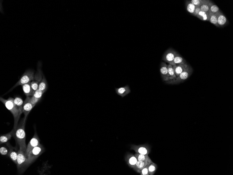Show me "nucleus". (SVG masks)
Here are the masks:
<instances>
[{"mask_svg": "<svg viewBox=\"0 0 233 175\" xmlns=\"http://www.w3.org/2000/svg\"><path fill=\"white\" fill-rule=\"evenodd\" d=\"M149 165L147 166L142 170L140 173L141 175H149L148 173V167Z\"/></svg>", "mask_w": 233, "mask_h": 175, "instance_id": "nucleus-35", "label": "nucleus"}, {"mask_svg": "<svg viewBox=\"0 0 233 175\" xmlns=\"http://www.w3.org/2000/svg\"><path fill=\"white\" fill-rule=\"evenodd\" d=\"M8 149L5 147H2L0 149V153L2 155H8Z\"/></svg>", "mask_w": 233, "mask_h": 175, "instance_id": "nucleus-34", "label": "nucleus"}, {"mask_svg": "<svg viewBox=\"0 0 233 175\" xmlns=\"http://www.w3.org/2000/svg\"><path fill=\"white\" fill-rule=\"evenodd\" d=\"M153 163L152 160L150 161H138L137 162L136 167L134 169L135 171L140 173L142 170L147 166Z\"/></svg>", "mask_w": 233, "mask_h": 175, "instance_id": "nucleus-14", "label": "nucleus"}, {"mask_svg": "<svg viewBox=\"0 0 233 175\" xmlns=\"http://www.w3.org/2000/svg\"><path fill=\"white\" fill-rule=\"evenodd\" d=\"M30 100L31 103H32L34 106H35L41 99L36 98L33 96H32L31 97Z\"/></svg>", "mask_w": 233, "mask_h": 175, "instance_id": "nucleus-36", "label": "nucleus"}, {"mask_svg": "<svg viewBox=\"0 0 233 175\" xmlns=\"http://www.w3.org/2000/svg\"><path fill=\"white\" fill-rule=\"evenodd\" d=\"M205 1V0H191L190 1L196 7H199Z\"/></svg>", "mask_w": 233, "mask_h": 175, "instance_id": "nucleus-33", "label": "nucleus"}, {"mask_svg": "<svg viewBox=\"0 0 233 175\" xmlns=\"http://www.w3.org/2000/svg\"><path fill=\"white\" fill-rule=\"evenodd\" d=\"M193 72V69L191 66H188L183 72H182L179 76L177 77L174 81L168 82V84H178L183 82L185 80L190 76Z\"/></svg>", "mask_w": 233, "mask_h": 175, "instance_id": "nucleus-6", "label": "nucleus"}, {"mask_svg": "<svg viewBox=\"0 0 233 175\" xmlns=\"http://www.w3.org/2000/svg\"><path fill=\"white\" fill-rule=\"evenodd\" d=\"M34 78H35V76H34V71L31 70H28L26 71L22 75L19 81L11 89V91H12L13 89H15L16 87L20 86H22L23 85L31 82V80H34Z\"/></svg>", "mask_w": 233, "mask_h": 175, "instance_id": "nucleus-5", "label": "nucleus"}, {"mask_svg": "<svg viewBox=\"0 0 233 175\" xmlns=\"http://www.w3.org/2000/svg\"><path fill=\"white\" fill-rule=\"evenodd\" d=\"M200 11H201V10L199 7H196L195 11V12H194L193 15L196 17V16L197 15L198 13L200 12Z\"/></svg>", "mask_w": 233, "mask_h": 175, "instance_id": "nucleus-37", "label": "nucleus"}, {"mask_svg": "<svg viewBox=\"0 0 233 175\" xmlns=\"http://www.w3.org/2000/svg\"><path fill=\"white\" fill-rule=\"evenodd\" d=\"M187 64L186 62L184 59L180 56L179 54H178L176 55L175 58L173 60L172 65V66L176 65H179V64Z\"/></svg>", "mask_w": 233, "mask_h": 175, "instance_id": "nucleus-21", "label": "nucleus"}, {"mask_svg": "<svg viewBox=\"0 0 233 175\" xmlns=\"http://www.w3.org/2000/svg\"><path fill=\"white\" fill-rule=\"evenodd\" d=\"M15 132V130L13 129L10 133L1 136L0 137V143L2 144L8 142V140L11 139L12 137L14 136Z\"/></svg>", "mask_w": 233, "mask_h": 175, "instance_id": "nucleus-19", "label": "nucleus"}, {"mask_svg": "<svg viewBox=\"0 0 233 175\" xmlns=\"http://www.w3.org/2000/svg\"><path fill=\"white\" fill-rule=\"evenodd\" d=\"M40 82L35 80L31 82V86L32 89L35 92L38 89L39 84Z\"/></svg>", "mask_w": 233, "mask_h": 175, "instance_id": "nucleus-32", "label": "nucleus"}, {"mask_svg": "<svg viewBox=\"0 0 233 175\" xmlns=\"http://www.w3.org/2000/svg\"><path fill=\"white\" fill-rule=\"evenodd\" d=\"M168 73L170 81L166 82V83H168L174 81L176 78L177 77L175 74L174 69H173V66L169 64L168 66Z\"/></svg>", "mask_w": 233, "mask_h": 175, "instance_id": "nucleus-22", "label": "nucleus"}, {"mask_svg": "<svg viewBox=\"0 0 233 175\" xmlns=\"http://www.w3.org/2000/svg\"><path fill=\"white\" fill-rule=\"evenodd\" d=\"M31 82H30L22 86L24 94L27 97L33 96L35 93L31 88Z\"/></svg>", "mask_w": 233, "mask_h": 175, "instance_id": "nucleus-18", "label": "nucleus"}, {"mask_svg": "<svg viewBox=\"0 0 233 175\" xmlns=\"http://www.w3.org/2000/svg\"><path fill=\"white\" fill-rule=\"evenodd\" d=\"M30 163L25 154L21 150L18 151L17 167L19 174H22L25 172L29 167Z\"/></svg>", "mask_w": 233, "mask_h": 175, "instance_id": "nucleus-3", "label": "nucleus"}, {"mask_svg": "<svg viewBox=\"0 0 233 175\" xmlns=\"http://www.w3.org/2000/svg\"><path fill=\"white\" fill-rule=\"evenodd\" d=\"M209 21L212 24H214L217 27H218V14H215L209 12Z\"/></svg>", "mask_w": 233, "mask_h": 175, "instance_id": "nucleus-26", "label": "nucleus"}, {"mask_svg": "<svg viewBox=\"0 0 233 175\" xmlns=\"http://www.w3.org/2000/svg\"><path fill=\"white\" fill-rule=\"evenodd\" d=\"M158 169V166L156 163L153 162L148 167V173L149 175H154Z\"/></svg>", "mask_w": 233, "mask_h": 175, "instance_id": "nucleus-28", "label": "nucleus"}, {"mask_svg": "<svg viewBox=\"0 0 233 175\" xmlns=\"http://www.w3.org/2000/svg\"><path fill=\"white\" fill-rule=\"evenodd\" d=\"M196 17L204 21H209V13L200 11Z\"/></svg>", "mask_w": 233, "mask_h": 175, "instance_id": "nucleus-24", "label": "nucleus"}, {"mask_svg": "<svg viewBox=\"0 0 233 175\" xmlns=\"http://www.w3.org/2000/svg\"><path fill=\"white\" fill-rule=\"evenodd\" d=\"M131 149L135 152L136 153L144 155H149L151 151L150 146L147 144L140 145L132 144L131 146Z\"/></svg>", "mask_w": 233, "mask_h": 175, "instance_id": "nucleus-7", "label": "nucleus"}, {"mask_svg": "<svg viewBox=\"0 0 233 175\" xmlns=\"http://www.w3.org/2000/svg\"><path fill=\"white\" fill-rule=\"evenodd\" d=\"M7 146L9 148V152L8 155L9 157L12 160L13 162L15 164H17L18 152L16 151V150L10 144L8 143H7Z\"/></svg>", "mask_w": 233, "mask_h": 175, "instance_id": "nucleus-13", "label": "nucleus"}, {"mask_svg": "<svg viewBox=\"0 0 233 175\" xmlns=\"http://www.w3.org/2000/svg\"><path fill=\"white\" fill-rule=\"evenodd\" d=\"M40 140L38 136L37 133H35L34 136L30 141L27 146L26 150V156L30 151L35 147L40 146Z\"/></svg>", "mask_w": 233, "mask_h": 175, "instance_id": "nucleus-10", "label": "nucleus"}, {"mask_svg": "<svg viewBox=\"0 0 233 175\" xmlns=\"http://www.w3.org/2000/svg\"><path fill=\"white\" fill-rule=\"evenodd\" d=\"M212 2L211 1L205 0V2L199 6L201 11L209 13L210 12V7Z\"/></svg>", "mask_w": 233, "mask_h": 175, "instance_id": "nucleus-20", "label": "nucleus"}, {"mask_svg": "<svg viewBox=\"0 0 233 175\" xmlns=\"http://www.w3.org/2000/svg\"><path fill=\"white\" fill-rule=\"evenodd\" d=\"M44 93V92L40 91V90L38 89L35 92L33 96L36 98L41 99L42 97L43 94Z\"/></svg>", "mask_w": 233, "mask_h": 175, "instance_id": "nucleus-31", "label": "nucleus"}, {"mask_svg": "<svg viewBox=\"0 0 233 175\" xmlns=\"http://www.w3.org/2000/svg\"><path fill=\"white\" fill-rule=\"evenodd\" d=\"M189 66V65L187 63L173 66V67L176 76L177 77L179 76L182 72H183Z\"/></svg>", "mask_w": 233, "mask_h": 175, "instance_id": "nucleus-16", "label": "nucleus"}, {"mask_svg": "<svg viewBox=\"0 0 233 175\" xmlns=\"http://www.w3.org/2000/svg\"><path fill=\"white\" fill-rule=\"evenodd\" d=\"M210 12L212 13L218 14L221 11L218 6L214 4L212 2L210 7Z\"/></svg>", "mask_w": 233, "mask_h": 175, "instance_id": "nucleus-30", "label": "nucleus"}, {"mask_svg": "<svg viewBox=\"0 0 233 175\" xmlns=\"http://www.w3.org/2000/svg\"><path fill=\"white\" fill-rule=\"evenodd\" d=\"M30 98V96H27L24 101L23 106V113H24L25 115L24 117L26 119L29 113L35 106L31 103Z\"/></svg>", "mask_w": 233, "mask_h": 175, "instance_id": "nucleus-9", "label": "nucleus"}, {"mask_svg": "<svg viewBox=\"0 0 233 175\" xmlns=\"http://www.w3.org/2000/svg\"><path fill=\"white\" fill-rule=\"evenodd\" d=\"M44 148L41 144L36 146L30 151L27 155L29 162L30 164L35 161L44 152Z\"/></svg>", "mask_w": 233, "mask_h": 175, "instance_id": "nucleus-4", "label": "nucleus"}, {"mask_svg": "<svg viewBox=\"0 0 233 175\" xmlns=\"http://www.w3.org/2000/svg\"><path fill=\"white\" fill-rule=\"evenodd\" d=\"M185 5L187 10L189 12L193 14L196 8V7L191 3L190 1L185 2Z\"/></svg>", "mask_w": 233, "mask_h": 175, "instance_id": "nucleus-27", "label": "nucleus"}, {"mask_svg": "<svg viewBox=\"0 0 233 175\" xmlns=\"http://www.w3.org/2000/svg\"><path fill=\"white\" fill-rule=\"evenodd\" d=\"M0 100L12 114L14 119L13 129L15 130L17 127L20 116L22 113L20 111L15 105L14 103V99L10 97L8 99H5L1 97Z\"/></svg>", "mask_w": 233, "mask_h": 175, "instance_id": "nucleus-2", "label": "nucleus"}, {"mask_svg": "<svg viewBox=\"0 0 233 175\" xmlns=\"http://www.w3.org/2000/svg\"><path fill=\"white\" fill-rule=\"evenodd\" d=\"M42 75L43 78L41 81L40 82L39 84L38 89L40 90V91L45 93L48 89V83L46 78H45L43 74Z\"/></svg>", "mask_w": 233, "mask_h": 175, "instance_id": "nucleus-23", "label": "nucleus"}, {"mask_svg": "<svg viewBox=\"0 0 233 175\" xmlns=\"http://www.w3.org/2000/svg\"><path fill=\"white\" fill-rule=\"evenodd\" d=\"M26 119L24 117L18 123L14 137L19 146V149L21 150L26 155L27 146L26 144V135L25 131V125Z\"/></svg>", "mask_w": 233, "mask_h": 175, "instance_id": "nucleus-1", "label": "nucleus"}, {"mask_svg": "<svg viewBox=\"0 0 233 175\" xmlns=\"http://www.w3.org/2000/svg\"><path fill=\"white\" fill-rule=\"evenodd\" d=\"M116 93L118 95L122 96V98L128 95L131 93L130 87L128 85L120 88L115 89Z\"/></svg>", "mask_w": 233, "mask_h": 175, "instance_id": "nucleus-15", "label": "nucleus"}, {"mask_svg": "<svg viewBox=\"0 0 233 175\" xmlns=\"http://www.w3.org/2000/svg\"><path fill=\"white\" fill-rule=\"evenodd\" d=\"M178 52L172 48H169L166 51L163 55L162 60L172 65L173 60Z\"/></svg>", "mask_w": 233, "mask_h": 175, "instance_id": "nucleus-8", "label": "nucleus"}, {"mask_svg": "<svg viewBox=\"0 0 233 175\" xmlns=\"http://www.w3.org/2000/svg\"><path fill=\"white\" fill-rule=\"evenodd\" d=\"M228 20L223 14L221 12L218 14V27H224L228 24Z\"/></svg>", "mask_w": 233, "mask_h": 175, "instance_id": "nucleus-17", "label": "nucleus"}, {"mask_svg": "<svg viewBox=\"0 0 233 175\" xmlns=\"http://www.w3.org/2000/svg\"><path fill=\"white\" fill-rule=\"evenodd\" d=\"M14 103L20 112L23 113V106L24 102L22 99L20 97H15L14 99Z\"/></svg>", "mask_w": 233, "mask_h": 175, "instance_id": "nucleus-25", "label": "nucleus"}, {"mask_svg": "<svg viewBox=\"0 0 233 175\" xmlns=\"http://www.w3.org/2000/svg\"><path fill=\"white\" fill-rule=\"evenodd\" d=\"M125 162L129 166L134 170L136 167V163L138 161L134 155L128 153L125 156Z\"/></svg>", "mask_w": 233, "mask_h": 175, "instance_id": "nucleus-11", "label": "nucleus"}, {"mask_svg": "<svg viewBox=\"0 0 233 175\" xmlns=\"http://www.w3.org/2000/svg\"><path fill=\"white\" fill-rule=\"evenodd\" d=\"M134 155L138 161H145L152 160L148 155H143V154L136 153L134 154Z\"/></svg>", "mask_w": 233, "mask_h": 175, "instance_id": "nucleus-29", "label": "nucleus"}, {"mask_svg": "<svg viewBox=\"0 0 233 175\" xmlns=\"http://www.w3.org/2000/svg\"><path fill=\"white\" fill-rule=\"evenodd\" d=\"M168 66V65H167L164 62H162L160 66V71L162 79L166 82L170 81Z\"/></svg>", "mask_w": 233, "mask_h": 175, "instance_id": "nucleus-12", "label": "nucleus"}]
</instances>
